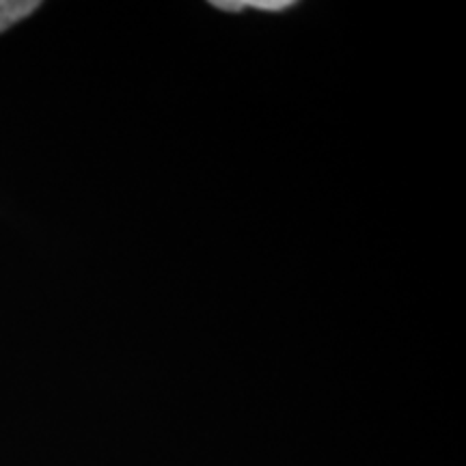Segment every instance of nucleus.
Masks as SVG:
<instances>
[{"instance_id": "nucleus-1", "label": "nucleus", "mask_w": 466, "mask_h": 466, "mask_svg": "<svg viewBox=\"0 0 466 466\" xmlns=\"http://www.w3.org/2000/svg\"><path fill=\"white\" fill-rule=\"evenodd\" d=\"M37 7V0H0V33L7 31L15 22L25 20Z\"/></svg>"}, {"instance_id": "nucleus-2", "label": "nucleus", "mask_w": 466, "mask_h": 466, "mask_svg": "<svg viewBox=\"0 0 466 466\" xmlns=\"http://www.w3.org/2000/svg\"><path fill=\"white\" fill-rule=\"evenodd\" d=\"M244 5L259 11H285L294 3H289V0H244Z\"/></svg>"}]
</instances>
